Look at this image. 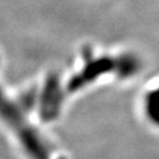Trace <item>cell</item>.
Listing matches in <instances>:
<instances>
[{"mask_svg": "<svg viewBox=\"0 0 159 159\" xmlns=\"http://www.w3.org/2000/svg\"><path fill=\"white\" fill-rule=\"evenodd\" d=\"M0 118L12 129L31 159H49L48 152L19 109L0 94Z\"/></svg>", "mask_w": 159, "mask_h": 159, "instance_id": "6da1fadb", "label": "cell"}, {"mask_svg": "<svg viewBox=\"0 0 159 159\" xmlns=\"http://www.w3.org/2000/svg\"><path fill=\"white\" fill-rule=\"evenodd\" d=\"M114 65L115 55H102L97 59L91 60L81 75L73 81V89H79L94 82L103 75L114 74Z\"/></svg>", "mask_w": 159, "mask_h": 159, "instance_id": "7a4b0ae2", "label": "cell"}, {"mask_svg": "<svg viewBox=\"0 0 159 159\" xmlns=\"http://www.w3.org/2000/svg\"><path fill=\"white\" fill-rule=\"evenodd\" d=\"M142 60L136 53L125 51L115 55L114 75L118 80H130L142 71Z\"/></svg>", "mask_w": 159, "mask_h": 159, "instance_id": "3957f363", "label": "cell"}, {"mask_svg": "<svg viewBox=\"0 0 159 159\" xmlns=\"http://www.w3.org/2000/svg\"><path fill=\"white\" fill-rule=\"evenodd\" d=\"M144 113L152 126L159 127V83L148 89L144 96Z\"/></svg>", "mask_w": 159, "mask_h": 159, "instance_id": "277c9868", "label": "cell"}]
</instances>
